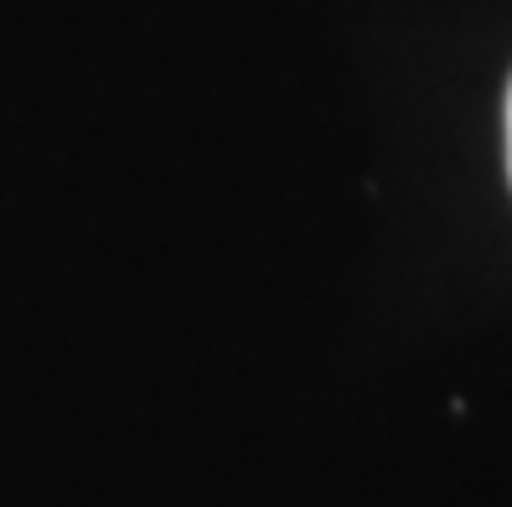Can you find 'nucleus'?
<instances>
[{"mask_svg": "<svg viewBox=\"0 0 512 507\" xmlns=\"http://www.w3.org/2000/svg\"><path fill=\"white\" fill-rule=\"evenodd\" d=\"M507 176H512V88H507Z\"/></svg>", "mask_w": 512, "mask_h": 507, "instance_id": "nucleus-1", "label": "nucleus"}]
</instances>
